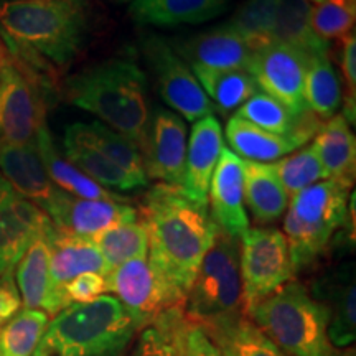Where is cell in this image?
I'll list each match as a JSON object with an SVG mask.
<instances>
[{
    "label": "cell",
    "instance_id": "1",
    "mask_svg": "<svg viewBox=\"0 0 356 356\" xmlns=\"http://www.w3.org/2000/svg\"><path fill=\"white\" fill-rule=\"evenodd\" d=\"M89 20V0H0V37L43 86L83 50Z\"/></svg>",
    "mask_w": 356,
    "mask_h": 356
},
{
    "label": "cell",
    "instance_id": "2",
    "mask_svg": "<svg viewBox=\"0 0 356 356\" xmlns=\"http://www.w3.org/2000/svg\"><path fill=\"white\" fill-rule=\"evenodd\" d=\"M140 218L149 238V262L186 299L218 231L210 210L191 202L180 186L159 184L145 195Z\"/></svg>",
    "mask_w": 356,
    "mask_h": 356
},
{
    "label": "cell",
    "instance_id": "3",
    "mask_svg": "<svg viewBox=\"0 0 356 356\" xmlns=\"http://www.w3.org/2000/svg\"><path fill=\"white\" fill-rule=\"evenodd\" d=\"M147 78L129 60H109L66 79L63 95L70 104L97 115L104 126L139 149L150 118Z\"/></svg>",
    "mask_w": 356,
    "mask_h": 356
},
{
    "label": "cell",
    "instance_id": "4",
    "mask_svg": "<svg viewBox=\"0 0 356 356\" xmlns=\"http://www.w3.org/2000/svg\"><path fill=\"white\" fill-rule=\"evenodd\" d=\"M140 328L114 296L53 315L33 356H122Z\"/></svg>",
    "mask_w": 356,
    "mask_h": 356
},
{
    "label": "cell",
    "instance_id": "5",
    "mask_svg": "<svg viewBox=\"0 0 356 356\" xmlns=\"http://www.w3.org/2000/svg\"><path fill=\"white\" fill-rule=\"evenodd\" d=\"M246 315L289 356H348L332 345L327 309L297 280L251 307Z\"/></svg>",
    "mask_w": 356,
    "mask_h": 356
},
{
    "label": "cell",
    "instance_id": "6",
    "mask_svg": "<svg viewBox=\"0 0 356 356\" xmlns=\"http://www.w3.org/2000/svg\"><path fill=\"white\" fill-rule=\"evenodd\" d=\"M243 315L239 241L218 229L186 293L184 318L210 332Z\"/></svg>",
    "mask_w": 356,
    "mask_h": 356
},
{
    "label": "cell",
    "instance_id": "7",
    "mask_svg": "<svg viewBox=\"0 0 356 356\" xmlns=\"http://www.w3.org/2000/svg\"><path fill=\"white\" fill-rule=\"evenodd\" d=\"M351 185L328 178L289 200L284 236L291 251L293 274L314 264L345 222Z\"/></svg>",
    "mask_w": 356,
    "mask_h": 356
},
{
    "label": "cell",
    "instance_id": "8",
    "mask_svg": "<svg viewBox=\"0 0 356 356\" xmlns=\"http://www.w3.org/2000/svg\"><path fill=\"white\" fill-rule=\"evenodd\" d=\"M244 314L291 282L293 267L286 236L277 228H248L239 236Z\"/></svg>",
    "mask_w": 356,
    "mask_h": 356
},
{
    "label": "cell",
    "instance_id": "9",
    "mask_svg": "<svg viewBox=\"0 0 356 356\" xmlns=\"http://www.w3.org/2000/svg\"><path fill=\"white\" fill-rule=\"evenodd\" d=\"M106 277V292L131 314L137 327L145 328L173 309H184L185 299L165 282L149 259H132L111 269Z\"/></svg>",
    "mask_w": 356,
    "mask_h": 356
},
{
    "label": "cell",
    "instance_id": "10",
    "mask_svg": "<svg viewBox=\"0 0 356 356\" xmlns=\"http://www.w3.org/2000/svg\"><path fill=\"white\" fill-rule=\"evenodd\" d=\"M140 47L160 97L175 113L190 122L213 115L216 108L204 95L186 61L177 55L167 40L149 33L142 38Z\"/></svg>",
    "mask_w": 356,
    "mask_h": 356
},
{
    "label": "cell",
    "instance_id": "11",
    "mask_svg": "<svg viewBox=\"0 0 356 356\" xmlns=\"http://www.w3.org/2000/svg\"><path fill=\"white\" fill-rule=\"evenodd\" d=\"M43 126V84L12 58L0 70V144L33 142Z\"/></svg>",
    "mask_w": 356,
    "mask_h": 356
},
{
    "label": "cell",
    "instance_id": "12",
    "mask_svg": "<svg viewBox=\"0 0 356 356\" xmlns=\"http://www.w3.org/2000/svg\"><path fill=\"white\" fill-rule=\"evenodd\" d=\"M186 126L180 115L163 108L150 111L139 152L147 178L181 186L185 177Z\"/></svg>",
    "mask_w": 356,
    "mask_h": 356
},
{
    "label": "cell",
    "instance_id": "13",
    "mask_svg": "<svg viewBox=\"0 0 356 356\" xmlns=\"http://www.w3.org/2000/svg\"><path fill=\"white\" fill-rule=\"evenodd\" d=\"M50 226L47 213L0 175V275L13 274L26 249Z\"/></svg>",
    "mask_w": 356,
    "mask_h": 356
},
{
    "label": "cell",
    "instance_id": "14",
    "mask_svg": "<svg viewBox=\"0 0 356 356\" xmlns=\"http://www.w3.org/2000/svg\"><path fill=\"white\" fill-rule=\"evenodd\" d=\"M309 65L302 53L273 43L252 55L248 71L262 92L282 102L292 114H300L309 109L304 91Z\"/></svg>",
    "mask_w": 356,
    "mask_h": 356
},
{
    "label": "cell",
    "instance_id": "15",
    "mask_svg": "<svg viewBox=\"0 0 356 356\" xmlns=\"http://www.w3.org/2000/svg\"><path fill=\"white\" fill-rule=\"evenodd\" d=\"M43 211L61 233L91 239L118 225L137 221V210L129 202L78 198L60 188L48 200Z\"/></svg>",
    "mask_w": 356,
    "mask_h": 356
},
{
    "label": "cell",
    "instance_id": "16",
    "mask_svg": "<svg viewBox=\"0 0 356 356\" xmlns=\"http://www.w3.org/2000/svg\"><path fill=\"white\" fill-rule=\"evenodd\" d=\"M328 312V337L338 350H346L356 340L355 264L341 266L322 275L309 291Z\"/></svg>",
    "mask_w": 356,
    "mask_h": 356
},
{
    "label": "cell",
    "instance_id": "17",
    "mask_svg": "<svg viewBox=\"0 0 356 356\" xmlns=\"http://www.w3.org/2000/svg\"><path fill=\"white\" fill-rule=\"evenodd\" d=\"M208 200L211 207L210 215L218 229L239 239L249 228L244 208V170L243 160L228 147H222L220 162L213 172Z\"/></svg>",
    "mask_w": 356,
    "mask_h": 356
},
{
    "label": "cell",
    "instance_id": "18",
    "mask_svg": "<svg viewBox=\"0 0 356 356\" xmlns=\"http://www.w3.org/2000/svg\"><path fill=\"white\" fill-rule=\"evenodd\" d=\"M50 244L51 291L58 312H61L68 307L63 297V289L71 279L88 273L106 275L109 273V267L91 238L61 233L60 229L51 226Z\"/></svg>",
    "mask_w": 356,
    "mask_h": 356
},
{
    "label": "cell",
    "instance_id": "19",
    "mask_svg": "<svg viewBox=\"0 0 356 356\" xmlns=\"http://www.w3.org/2000/svg\"><path fill=\"white\" fill-rule=\"evenodd\" d=\"M172 47L190 66L208 70H248L252 58V51L229 24L181 40Z\"/></svg>",
    "mask_w": 356,
    "mask_h": 356
},
{
    "label": "cell",
    "instance_id": "20",
    "mask_svg": "<svg viewBox=\"0 0 356 356\" xmlns=\"http://www.w3.org/2000/svg\"><path fill=\"white\" fill-rule=\"evenodd\" d=\"M222 147V132L218 119L208 115L195 122L186 144L185 177L180 186L191 202L208 207V188Z\"/></svg>",
    "mask_w": 356,
    "mask_h": 356
},
{
    "label": "cell",
    "instance_id": "21",
    "mask_svg": "<svg viewBox=\"0 0 356 356\" xmlns=\"http://www.w3.org/2000/svg\"><path fill=\"white\" fill-rule=\"evenodd\" d=\"M0 175L22 197L42 208L56 191L44 170L37 142L0 144Z\"/></svg>",
    "mask_w": 356,
    "mask_h": 356
},
{
    "label": "cell",
    "instance_id": "22",
    "mask_svg": "<svg viewBox=\"0 0 356 356\" xmlns=\"http://www.w3.org/2000/svg\"><path fill=\"white\" fill-rule=\"evenodd\" d=\"M53 226V222H51ZM35 239L32 246L26 249L15 267V284L19 289L24 309L42 310L48 315H56L58 307L53 297L50 279L51 244L50 229Z\"/></svg>",
    "mask_w": 356,
    "mask_h": 356
},
{
    "label": "cell",
    "instance_id": "23",
    "mask_svg": "<svg viewBox=\"0 0 356 356\" xmlns=\"http://www.w3.org/2000/svg\"><path fill=\"white\" fill-rule=\"evenodd\" d=\"M228 0H132L131 17L140 25H198L221 15Z\"/></svg>",
    "mask_w": 356,
    "mask_h": 356
},
{
    "label": "cell",
    "instance_id": "24",
    "mask_svg": "<svg viewBox=\"0 0 356 356\" xmlns=\"http://www.w3.org/2000/svg\"><path fill=\"white\" fill-rule=\"evenodd\" d=\"M37 142L40 157H42L43 167L47 170L48 177H50L51 184L60 188L65 193L73 195L78 198L86 200H118V202H127L122 195L113 193V191L104 188L95 180H91L88 175H84L81 170H78L70 160L61 157L58 152V147L53 140L51 132L48 131L47 124L40 129L37 137Z\"/></svg>",
    "mask_w": 356,
    "mask_h": 356
},
{
    "label": "cell",
    "instance_id": "25",
    "mask_svg": "<svg viewBox=\"0 0 356 356\" xmlns=\"http://www.w3.org/2000/svg\"><path fill=\"white\" fill-rule=\"evenodd\" d=\"M312 3L309 0H275L274 43L299 51L307 60L328 56V42L312 30Z\"/></svg>",
    "mask_w": 356,
    "mask_h": 356
},
{
    "label": "cell",
    "instance_id": "26",
    "mask_svg": "<svg viewBox=\"0 0 356 356\" xmlns=\"http://www.w3.org/2000/svg\"><path fill=\"white\" fill-rule=\"evenodd\" d=\"M244 202L259 225L279 220L289 207V195L280 185L273 163L243 160Z\"/></svg>",
    "mask_w": 356,
    "mask_h": 356
},
{
    "label": "cell",
    "instance_id": "27",
    "mask_svg": "<svg viewBox=\"0 0 356 356\" xmlns=\"http://www.w3.org/2000/svg\"><path fill=\"white\" fill-rule=\"evenodd\" d=\"M328 178L353 184L356 170V140L341 114L325 122L312 144Z\"/></svg>",
    "mask_w": 356,
    "mask_h": 356
},
{
    "label": "cell",
    "instance_id": "28",
    "mask_svg": "<svg viewBox=\"0 0 356 356\" xmlns=\"http://www.w3.org/2000/svg\"><path fill=\"white\" fill-rule=\"evenodd\" d=\"M68 129L129 173L140 186L147 185L149 178L145 175L139 149L134 142L101 122H74L68 126Z\"/></svg>",
    "mask_w": 356,
    "mask_h": 356
},
{
    "label": "cell",
    "instance_id": "29",
    "mask_svg": "<svg viewBox=\"0 0 356 356\" xmlns=\"http://www.w3.org/2000/svg\"><path fill=\"white\" fill-rule=\"evenodd\" d=\"M63 149L66 160H70L78 170H81L84 175H88L96 184H99L104 188H113L118 191H131L136 188H142L134 178L111 162L108 157H104L99 150L89 145L88 142L79 139L73 132L66 127L63 136Z\"/></svg>",
    "mask_w": 356,
    "mask_h": 356
},
{
    "label": "cell",
    "instance_id": "30",
    "mask_svg": "<svg viewBox=\"0 0 356 356\" xmlns=\"http://www.w3.org/2000/svg\"><path fill=\"white\" fill-rule=\"evenodd\" d=\"M225 134L231 152L241 155L251 162H273V160L286 157L287 154L297 149L287 137L267 132L236 115L226 124Z\"/></svg>",
    "mask_w": 356,
    "mask_h": 356
},
{
    "label": "cell",
    "instance_id": "31",
    "mask_svg": "<svg viewBox=\"0 0 356 356\" xmlns=\"http://www.w3.org/2000/svg\"><path fill=\"white\" fill-rule=\"evenodd\" d=\"M200 86L222 113H229L244 104L257 92V84L248 70H208L191 66Z\"/></svg>",
    "mask_w": 356,
    "mask_h": 356
},
{
    "label": "cell",
    "instance_id": "32",
    "mask_svg": "<svg viewBox=\"0 0 356 356\" xmlns=\"http://www.w3.org/2000/svg\"><path fill=\"white\" fill-rule=\"evenodd\" d=\"M207 333L225 356H289L270 341L246 314Z\"/></svg>",
    "mask_w": 356,
    "mask_h": 356
},
{
    "label": "cell",
    "instance_id": "33",
    "mask_svg": "<svg viewBox=\"0 0 356 356\" xmlns=\"http://www.w3.org/2000/svg\"><path fill=\"white\" fill-rule=\"evenodd\" d=\"M109 270L132 259H145L149 254V238L142 221L118 225L92 238Z\"/></svg>",
    "mask_w": 356,
    "mask_h": 356
},
{
    "label": "cell",
    "instance_id": "34",
    "mask_svg": "<svg viewBox=\"0 0 356 356\" xmlns=\"http://www.w3.org/2000/svg\"><path fill=\"white\" fill-rule=\"evenodd\" d=\"M305 101L317 118L330 119L341 104V84L330 58H315L305 73Z\"/></svg>",
    "mask_w": 356,
    "mask_h": 356
},
{
    "label": "cell",
    "instance_id": "35",
    "mask_svg": "<svg viewBox=\"0 0 356 356\" xmlns=\"http://www.w3.org/2000/svg\"><path fill=\"white\" fill-rule=\"evenodd\" d=\"M48 322L42 310L20 309L0 328V356H33Z\"/></svg>",
    "mask_w": 356,
    "mask_h": 356
},
{
    "label": "cell",
    "instance_id": "36",
    "mask_svg": "<svg viewBox=\"0 0 356 356\" xmlns=\"http://www.w3.org/2000/svg\"><path fill=\"white\" fill-rule=\"evenodd\" d=\"M274 19L275 0H246L231 17L229 25L254 55L274 43Z\"/></svg>",
    "mask_w": 356,
    "mask_h": 356
},
{
    "label": "cell",
    "instance_id": "37",
    "mask_svg": "<svg viewBox=\"0 0 356 356\" xmlns=\"http://www.w3.org/2000/svg\"><path fill=\"white\" fill-rule=\"evenodd\" d=\"M184 309H173L145 327L131 356H181Z\"/></svg>",
    "mask_w": 356,
    "mask_h": 356
},
{
    "label": "cell",
    "instance_id": "38",
    "mask_svg": "<svg viewBox=\"0 0 356 356\" xmlns=\"http://www.w3.org/2000/svg\"><path fill=\"white\" fill-rule=\"evenodd\" d=\"M280 185L287 191L289 198L300 193L302 190L318 184L320 180H328L327 172L320 163L314 149L305 147L300 152L286 155L273 163Z\"/></svg>",
    "mask_w": 356,
    "mask_h": 356
},
{
    "label": "cell",
    "instance_id": "39",
    "mask_svg": "<svg viewBox=\"0 0 356 356\" xmlns=\"http://www.w3.org/2000/svg\"><path fill=\"white\" fill-rule=\"evenodd\" d=\"M236 118L254 124L275 136L289 137L297 114H292L282 102L274 99L266 92H256L244 104L239 106Z\"/></svg>",
    "mask_w": 356,
    "mask_h": 356
},
{
    "label": "cell",
    "instance_id": "40",
    "mask_svg": "<svg viewBox=\"0 0 356 356\" xmlns=\"http://www.w3.org/2000/svg\"><path fill=\"white\" fill-rule=\"evenodd\" d=\"M355 20L356 0H323L312 7V30L323 42L343 38L353 32Z\"/></svg>",
    "mask_w": 356,
    "mask_h": 356
},
{
    "label": "cell",
    "instance_id": "41",
    "mask_svg": "<svg viewBox=\"0 0 356 356\" xmlns=\"http://www.w3.org/2000/svg\"><path fill=\"white\" fill-rule=\"evenodd\" d=\"M340 63L345 78V108L343 118L346 122L353 126L356 118V37L355 32H350L341 38Z\"/></svg>",
    "mask_w": 356,
    "mask_h": 356
},
{
    "label": "cell",
    "instance_id": "42",
    "mask_svg": "<svg viewBox=\"0 0 356 356\" xmlns=\"http://www.w3.org/2000/svg\"><path fill=\"white\" fill-rule=\"evenodd\" d=\"M106 292V277L102 274L88 273L78 277L71 279L63 289V297L66 305L73 304H88L96 300L97 297L104 296Z\"/></svg>",
    "mask_w": 356,
    "mask_h": 356
},
{
    "label": "cell",
    "instance_id": "43",
    "mask_svg": "<svg viewBox=\"0 0 356 356\" xmlns=\"http://www.w3.org/2000/svg\"><path fill=\"white\" fill-rule=\"evenodd\" d=\"M181 356H225V353L202 327L185 322L181 330Z\"/></svg>",
    "mask_w": 356,
    "mask_h": 356
},
{
    "label": "cell",
    "instance_id": "44",
    "mask_svg": "<svg viewBox=\"0 0 356 356\" xmlns=\"http://www.w3.org/2000/svg\"><path fill=\"white\" fill-rule=\"evenodd\" d=\"M22 309V299L13 274L0 275V328Z\"/></svg>",
    "mask_w": 356,
    "mask_h": 356
},
{
    "label": "cell",
    "instance_id": "45",
    "mask_svg": "<svg viewBox=\"0 0 356 356\" xmlns=\"http://www.w3.org/2000/svg\"><path fill=\"white\" fill-rule=\"evenodd\" d=\"M12 60V55H10V51H8V48H7V44L3 43V40H2V37H0V70L3 68V66H6L8 61Z\"/></svg>",
    "mask_w": 356,
    "mask_h": 356
},
{
    "label": "cell",
    "instance_id": "46",
    "mask_svg": "<svg viewBox=\"0 0 356 356\" xmlns=\"http://www.w3.org/2000/svg\"><path fill=\"white\" fill-rule=\"evenodd\" d=\"M310 2V0H309ZM312 2H315V3H320V2H323V0H312Z\"/></svg>",
    "mask_w": 356,
    "mask_h": 356
},
{
    "label": "cell",
    "instance_id": "47",
    "mask_svg": "<svg viewBox=\"0 0 356 356\" xmlns=\"http://www.w3.org/2000/svg\"><path fill=\"white\" fill-rule=\"evenodd\" d=\"M115 2H131V0H115Z\"/></svg>",
    "mask_w": 356,
    "mask_h": 356
}]
</instances>
